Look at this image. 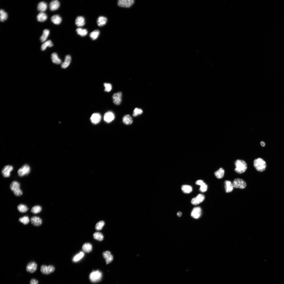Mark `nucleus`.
<instances>
[{"mask_svg": "<svg viewBox=\"0 0 284 284\" xmlns=\"http://www.w3.org/2000/svg\"><path fill=\"white\" fill-rule=\"evenodd\" d=\"M236 168L235 171L237 173L240 174L244 172L246 170L247 165L243 160H238L235 162Z\"/></svg>", "mask_w": 284, "mask_h": 284, "instance_id": "nucleus-1", "label": "nucleus"}, {"mask_svg": "<svg viewBox=\"0 0 284 284\" xmlns=\"http://www.w3.org/2000/svg\"><path fill=\"white\" fill-rule=\"evenodd\" d=\"M51 59L54 64L59 65L61 64L62 61L58 57L57 54L56 53H53L51 55Z\"/></svg>", "mask_w": 284, "mask_h": 284, "instance_id": "nucleus-24", "label": "nucleus"}, {"mask_svg": "<svg viewBox=\"0 0 284 284\" xmlns=\"http://www.w3.org/2000/svg\"><path fill=\"white\" fill-rule=\"evenodd\" d=\"M202 214V209L199 207L194 208L191 212V216L194 218L197 219L201 216Z\"/></svg>", "mask_w": 284, "mask_h": 284, "instance_id": "nucleus-13", "label": "nucleus"}, {"mask_svg": "<svg viewBox=\"0 0 284 284\" xmlns=\"http://www.w3.org/2000/svg\"><path fill=\"white\" fill-rule=\"evenodd\" d=\"M103 256L106 260L107 264L110 263L113 260V256L111 255V252L109 251L104 252Z\"/></svg>", "mask_w": 284, "mask_h": 284, "instance_id": "nucleus-14", "label": "nucleus"}, {"mask_svg": "<svg viewBox=\"0 0 284 284\" xmlns=\"http://www.w3.org/2000/svg\"><path fill=\"white\" fill-rule=\"evenodd\" d=\"M208 186L204 183L201 185L200 188V191L202 192L203 193L206 192L207 190Z\"/></svg>", "mask_w": 284, "mask_h": 284, "instance_id": "nucleus-44", "label": "nucleus"}, {"mask_svg": "<svg viewBox=\"0 0 284 284\" xmlns=\"http://www.w3.org/2000/svg\"><path fill=\"white\" fill-rule=\"evenodd\" d=\"M82 249L84 251L89 252L92 250V246L91 244L89 243H86L84 244L82 247Z\"/></svg>", "mask_w": 284, "mask_h": 284, "instance_id": "nucleus-34", "label": "nucleus"}, {"mask_svg": "<svg viewBox=\"0 0 284 284\" xmlns=\"http://www.w3.org/2000/svg\"><path fill=\"white\" fill-rule=\"evenodd\" d=\"M41 207L39 206H36L32 208L31 212L34 214H37L40 213L42 210Z\"/></svg>", "mask_w": 284, "mask_h": 284, "instance_id": "nucleus-38", "label": "nucleus"}, {"mask_svg": "<svg viewBox=\"0 0 284 284\" xmlns=\"http://www.w3.org/2000/svg\"><path fill=\"white\" fill-rule=\"evenodd\" d=\"M55 270V267L53 265H50L48 266L45 265H42L40 268V271L43 274H49L53 273Z\"/></svg>", "mask_w": 284, "mask_h": 284, "instance_id": "nucleus-6", "label": "nucleus"}, {"mask_svg": "<svg viewBox=\"0 0 284 284\" xmlns=\"http://www.w3.org/2000/svg\"><path fill=\"white\" fill-rule=\"evenodd\" d=\"M47 8V4L45 2H40L38 5L37 9L38 10L41 12H44L45 11Z\"/></svg>", "mask_w": 284, "mask_h": 284, "instance_id": "nucleus-26", "label": "nucleus"}, {"mask_svg": "<svg viewBox=\"0 0 284 284\" xmlns=\"http://www.w3.org/2000/svg\"><path fill=\"white\" fill-rule=\"evenodd\" d=\"M76 31L77 34L82 37L86 36L88 33V31L86 29L81 28H78L76 29Z\"/></svg>", "mask_w": 284, "mask_h": 284, "instance_id": "nucleus-32", "label": "nucleus"}, {"mask_svg": "<svg viewBox=\"0 0 284 284\" xmlns=\"http://www.w3.org/2000/svg\"><path fill=\"white\" fill-rule=\"evenodd\" d=\"M225 184L226 192L228 193L232 192L234 187L231 182L230 181L226 180Z\"/></svg>", "mask_w": 284, "mask_h": 284, "instance_id": "nucleus-21", "label": "nucleus"}, {"mask_svg": "<svg viewBox=\"0 0 284 284\" xmlns=\"http://www.w3.org/2000/svg\"><path fill=\"white\" fill-rule=\"evenodd\" d=\"M225 170L221 168L216 171L214 173V174L217 178L220 179L222 178L223 177L225 174Z\"/></svg>", "mask_w": 284, "mask_h": 284, "instance_id": "nucleus-27", "label": "nucleus"}, {"mask_svg": "<svg viewBox=\"0 0 284 284\" xmlns=\"http://www.w3.org/2000/svg\"><path fill=\"white\" fill-rule=\"evenodd\" d=\"M134 0H119L118 2V5L123 8H130L134 3Z\"/></svg>", "mask_w": 284, "mask_h": 284, "instance_id": "nucleus-8", "label": "nucleus"}, {"mask_svg": "<svg viewBox=\"0 0 284 284\" xmlns=\"http://www.w3.org/2000/svg\"><path fill=\"white\" fill-rule=\"evenodd\" d=\"M84 256V253L83 252H80V253L75 256L73 259V261L74 262H77L81 259H82Z\"/></svg>", "mask_w": 284, "mask_h": 284, "instance_id": "nucleus-39", "label": "nucleus"}, {"mask_svg": "<svg viewBox=\"0 0 284 284\" xmlns=\"http://www.w3.org/2000/svg\"><path fill=\"white\" fill-rule=\"evenodd\" d=\"M37 268V263L34 262H31L27 264L26 270L27 272L32 273L35 271Z\"/></svg>", "mask_w": 284, "mask_h": 284, "instance_id": "nucleus-10", "label": "nucleus"}, {"mask_svg": "<svg viewBox=\"0 0 284 284\" xmlns=\"http://www.w3.org/2000/svg\"><path fill=\"white\" fill-rule=\"evenodd\" d=\"M261 146L263 147H264L265 146V143L263 141H261Z\"/></svg>", "mask_w": 284, "mask_h": 284, "instance_id": "nucleus-47", "label": "nucleus"}, {"mask_svg": "<svg viewBox=\"0 0 284 284\" xmlns=\"http://www.w3.org/2000/svg\"><path fill=\"white\" fill-rule=\"evenodd\" d=\"M20 183L16 181L13 182L10 185V187L11 190L16 196H20L22 194V191L20 188Z\"/></svg>", "mask_w": 284, "mask_h": 284, "instance_id": "nucleus-3", "label": "nucleus"}, {"mask_svg": "<svg viewBox=\"0 0 284 284\" xmlns=\"http://www.w3.org/2000/svg\"><path fill=\"white\" fill-rule=\"evenodd\" d=\"M123 122L126 125H129L132 124L133 122L132 117L129 115H126L123 118Z\"/></svg>", "mask_w": 284, "mask_h": 284, "instance_id": "nucleus-23", "label": "nucleus"}, {"mask_svg": "<svg viewBox=\"0 0 284 284\" xmlns=\"http://www.w3.org/2000/svg\"><path fill=\"white\" fill-rule=\"evenodd\" d=\"M101 118V116L100 114L94 113L91 116L90 120L93 124H97L100 122Z\"/></svg>", "mask_w": 284, "mask_h": 284, "instance_id": "nucleus-16", "label": "nucleus"}, {"mask_svg": "<svg viewBox=\"0 0 284 284\" xmlns=\"http://www.w3.org/2000/svg\"><path fill=\"white\" fill-rule=\"evenodd\" d=\"M50 32L47 29H44L43 31V34L40 37V40L42 43L45 42L47 39L50 34Z\"/></svg>", "mask_w": 284, "mask_h": 284, "instance_id": "nucleus-29", "label": "nucleus"}, {"mask_svg": "<svg viewBox=\"0 0 284 284\" xmlns=\"http://www.w3.org/2000/svg\"><path fill=\"white\" fill-rule=\"evenodd\" d=\"M75 23L76 25L78 27H81L84 26L85 23V20L82 16H79L76 18Z\"/></svg>", "mask_w": 284, "mask_h": 284, "instance_id": "nucleus-19", "label": "nucleus"}, {"mask_svg": "<svg viewBox=\"0 0 284 284\" xmlns=\"http://www.w3.org/2000/svg\"><path fill=\"white\" fill-rule=\"evenodd\" d=\"M182 190L183 192L185 194H189L192 191V188L191 186L187 185H184L181 187Z\"/></svg>", "mask_w": 284, "mask_h": 284, "instance_id": "nucleus-31", "label": "nucleus"}, {"mask_svg": "<svg viewBox=\"0 0 284 284\" xmlns=\"http://www.w3.org/2000/svg\"><path fill=\"white\" fill-rule=\"evenodd\" d=\"M53 46V44L51 40H49L44 43L41 46V49L42 51L45 50L47 47H51Z\"/></svg>", "mask_w": 284, "mask_h": 284, "instance_id": "nucleus-33", "label": "nucleus"}, {"mask_svg": "<svg viewBox=\"0 0 284 284\" xmlns=\"http://www.w3.org/2000/svg\"><path fill=\"white\" fill-rule=\"evenodd\" d=\"M71 60V56L69 55H67L65 57V60L61 65V67L63 69H65L67 68L70 65Z\"/></svg>", "mask_w": 284, "mask_h": 284, "instance_id": "nucleus-20", "label": "nucleus"}, {"mask_svg": "<svg viewBox=\"0 0 284 284\" xmlns=\"http://www.w3.org/2000/svg\"><path fill=\"white\" fill-rule=\"evenodd\" d=\"M93 237L94 239L99 241H102L104 238L102 234L99 232H96L94 233L93 234Z\"/></svg>", "mask_w": 284, "mask_h": 284, "instance_id": "nucleus-36", "label": "nucleus"}, {"mask_svg": "<svg viewBox=\"0 0 284 284\" xmlns=\"http://www.w3.org/2000/svg\"><path fill=\"white\" fill-rule=\"evenodd\" d=\"M60 6L59 2L57 0H54L49 4V8L51 10L55 11L57 10Z\"/></svg>", "mask_w": 284, "mask_h": 284, "instance_id": "nucleus-18", "label": "nucleus"}, {"mask_svg": "<svg viewBox=\"0 0 284 284\" xmlns=\"http://www.w3.org/2000/svg\"><path fill=\"white\" fill-rule=\"evenodd\" d=\"M107 19L104 16H100L99 17L97 20V23L98 26L100 27H102L105 25L107 23Z\"/></svg>", "mask_w": 284, "mask_h": 284, "instance_id": "nucleus-22", "label": "nucleus"}, {"mask_svg": "<svg viewBox=\"0 0 284 284\" xmlns=\"http://www.w3.org/2000/svg\"><path fill=\"white\" fill-rule=\"evenodd\" d=\"M143 111L140 108H136L134 110L133 113V116L136 117L142 114Z\"/></svg>", "mask_w": 284, "mask_h": 284, "instance_id": "nucleus-42", "label": "nucleus"}, {"mask_svg": "<svg viewBox=\"0 0 284 284\" xmlns=\"http://www.w3.org/2000/svg\"><path fill=\"white\" fill-rule=\"evenodd\" d=\"M30 171V167L27 165H25L19 169L17 173L19 176L22 177L28 175Z\"/></svg>", "mask_w": 284, "mask_h": 284, "instance_id": "nucleus-7", "label": "nucleus"}, {"mask_svg": "<svg viewBox=\"0 0 284 284\" xmlns=\"http://www.w3.org/2000/svg\"><path fill=\"white\" fill-rule=\"evenodd\" d=\"M20 222L24 225L27 224L29 222V217L27 216H25L19 219Z\"/></svg>", "mask_w": 284, "mask_h": 284, "instance_id": "nucleus-40", "label": "nucleus"}, {"mask_svg": "<svg viewBox=\"0 0 284 284\" xmlns=\"http://www.w3.org/2000/svg\"><path fill=\"white\" fill-rule=\"evenodd\" d=\"M177 215L178 217H180L182 215V213L180 212H178L177 213Z\"/></svg>", "mask_w": 284, "mask_h": 284, "instance_id": "nucleus-48", "label": "nucleus"}, {"mask_svg": "<svg viewBox=\"0 0 284 284\" xmlns=\"http://www.w3.org/2000/svg\"><path fill=\"white\" fill-rule=\"evenodd\" d=\"M204 196L202 194H199L197 196L192 199L191 203L194 205H196L202 202L205 200Z\"/></svg>", "mask_w": 284, "mask_h": 284, "instance_id": "nucleus-12", "label": "nucleus"}, {"mask_svg": "<svg viewBox=\"0 0 284 284\" xmlns=\"http://www.w3.org/2000/svg\"><path fill=\"white\" fill-rule=\"evenodd\" d=\"M102 273L99 270L93 271L90 274L89 279L92 282H96L100 280L102 278Z\"/></svg>", "mask_w": 284, "mask_h": 284, "instance_id": "nucleus-4", "label": "nucleus"}, {"mask_svg": "<svg viewBox=\"0 0 284 284\" xmlns=\"http://www.w3.org/2000/svg\"><path fill=\"white\" fill-rule=\"evenodd\" d=\"M105 225V223L103 221H100L97 223L95 229L96 230L100 231L102 229Z\"/></svg>", "mask_w": 284, "mask_h": 284, "instance_id": "nucleus-41", "label": "nucleus"}, {"mask_svg": "<svg viewBox=\"0 0 284 284\" xmlns=\"http://www.w3.org/2000/svg\"><path fill=\"white\" fill-rule=\"evenodd\" d=\"M32 223L35 226H40L42 223V220L39 217L34 216L32 217L30 219Z\"/></svg>", "mask_w": 284, "mask_h": 284, "instance_id": "nucleus-17", "label": "nucleus"}, {"mask_svg": "<svg viewBox=\"0 0 284 284\" xmlns=\"http://www.w3.org/2000/svg\"><path fill=\"white\" fill-rule=\"evenodd\" d=\"M38 280L34 279H32L29 282V284H38Z\"/></svg>", "mask_w": 284, "mask_h": 284, "instance_id": "nucleus-45", "label": "nucleus"}, {"mask_svg": "<svg viewBox=\"0 0 284 284\" xmlns=\"http://www.w3.org/2000/svg\"><path fill=\"white\" fill-rule=\"evenodd\" d=\"M122 94L121 92H118L114 93L112 96L114 103L116 105H120L122 102Z\"/></svg>", "mask_w": 284, "mask_h": 284, "instance_id": "nucleus-9", "label": "nucleus"}, {"mask_svg": "<svg viewBox=\"0 0 284 284\" xmlns=\"http://www.w3.org/2000/svg\"><path fill=\"white\" fill-rule=\"evenodd\" d=\"M0 14H1V21L3 22L5 21L8 17V15L7 13L4 10L1 9L0 10Z\"/></svg>", "mask_w": 284, "mask_h": 284, "instance_id": "nucleus-35", "label": "nucleus"}, {"mask_svg": "<svg viewBox=\"0 0 284 284\" xmlns=\"http://www.w3.org/2000/svg\"><path fill=\"white\" fill-rule=\"evenodd\" d=\"M13 167L10 165L5 166L3 169L2 173L3 176L6 178L9 177L10 176V173L13 170Z\"/></svg>", "mask_w": 284, "mask_h": 284, "instance_id": "nucleus-11", "label": "nucleus"}, {"mask_svg": "<svg viewBox=\"0 0 284 284\" xmlns=\"http://www.w3.org/2000/svg\"><path fill=\"white\" fill-rule=\"evenodd\" d=\"M37 19L38 21L43 22L45 21L47 18V15L44 12H40L37 16Z\"/></svg>", "mask_w": 284, "mask_h": 284, "instance_id": "nucleus-28", "label": "nucleus"}, {"mask_svg": "<svg viewBox=\"0 0 284 284\" xmlns=\"http://www.w3.org/2000/svg\"><path fill=\"white\" fill-rule=\"evenodd\" d=\"M100 33L99 30L96 29L91 33L89 34V36L92 40H95L99 37Z\"/></svg>", "mask_w": 284, "mask_h": 284, "instance_id": "nucleus-30", "label": "nucleus"}, {"mask_svg": "<svg viewBox=\"0 0 284 284\" xmlns=\"http://www.w3.org/2000/svg\"><path fill=\"white\" fill-rule=\"evenodd\" d=\"M204 182L202 180H197L196 183V184L197 185H202Z\"/></svg>", "mask_w": 284, "mask_h": 284, "instance_id": "nucleus-46", "label": "nucleus"}, {"mask_svg": "<svg viewBox=\"0 0 284 284\" xmlns=\"http://www.w3.org/2000/svg\"><path fill=\"white\" fill-rule=\"evenodd\" d=\"M18 210L21 213H25L28 210V208L26 205L21 204L19 205L17 207Z\"/></svg>", "mask_w": 284, "mask_h": 284, "instance_id": "nucleus-37", "label": "nucleus"}, {"mask_svg": "<svg viewBox=\"0 0 284 284\" xmlns=\"http://www.w3.org/2000/svg\"><path fill=\"white\" fill-rule=\"evenodd\" d=\"M254 165L257 171L260 172L265 171L267 167L265 162L261 158H258L254 160Z\"/></svg>", "mask_w": 284, "mask_h": 284, "instance_id": "nucleus-2", "label": "nucleus"}, {"mask_svg": "<svg viewBox=\"0 0 284 284\" xmlns=\"http://www.w3.org/2000/svg\"><path fill=\"white\" fill-rule=\"evenodd\" d=\"M104 85L105 87V91L107 92H109L112 89V87L111 84L109 83H104Z\"/></svg>", "mask_w": 284, "mask_h": 284, "instance_id": "nucleus-43", "label": "nucleus"}, {"mask_svg": "<svg viewBox=\"0 0 284 284\" xmlns=\"http://www.w3.org/2000/svg\"><path fill=\"white\" fill-rule=\"evenodd\" d=\"M232 184L234 188L241 189L245 188L246 186V183L243 180L240 178H237L234 180Z\"/></svg>", "mask_w": 284, "mask_h": 284, "instance_id": "nucleus-5", "label": "nucleus"}, {"mask_svg": "<svg viewBox=\"0 0 284 284\" xmlns=\"http://www.w3.org/2000/svg\"><path fill=\"white\" fill-rule=\"evenodd\" d=\"M51 20L54 24L56 25H59L62 21L61 18L57 15H54L52 16Z\"/></svg>", "mask_w": 284, "mask_h": 284, "instance_id": "nucleus-25", "label": "nucleus"}, {"mask_svg": "<svg viewBox=\"0 0 284 284\" xmlns=\"http://www.w3.org/2000/svg\"><path fill=\"white\" fill-rule=\"evenodd\" d=\"M115 118V116L114 113L111 111H109L106 113L104 115V120L107 123H109L112 121Z\"/></svg>", "mask_w": 284, "mask_h": 284, "instance_id": "nucleus-15", "label": "nucleus"}]
</instances>
